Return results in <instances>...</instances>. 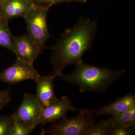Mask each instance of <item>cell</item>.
Listing matches in <instances>:
<instances>
[{"label": "cell", "instance_id": "obj_1", "mask_svg": "<svg viewBox=\"0 0 135 135\" xmlns=\"http://www.w3.org/2000/svg\"><path fill=\"white\" fill-rule=\"evenodd\" d=\"M97 30V22L81 17L72 28L61 35L51 49L53 74L59 77L68 66L83 61V56L91 48Z\"/></svg>", "mask_w": 135, "mask_h": 135}, {"label": "cell", "instance_id": "obj_2", "mask_svg": "<svg viewBox=\"0 0 135 135\" xmlns=\"http://www.w3.org/2000/svg\"><path fill=\"white\" fill-rule=\"evenodd\" d=\"M71 73L62 74L60 79L75 84L81 92H104L126 72L125 70H112L84 64L78 63Z\"/></svg>", "mask_w": 135, "mask_h": 135}, {"label": "cell", "instance_id": "obj_3", "mask_svg": "<svg viewBox=\"0 0 135 135\" xmlns=\"http://www.w3.org/2000/svg\"><path fill=\"white\" fill-rule=\"evenodd\" d=\"M79 114L73 118L66 116L51 123L47 131L42 134L53 135H87L95 124L94 115L90 110L79 109Z\"/></svg>", "mask_w": 135, "mask_h": 135}, {"label": "cell", "instance_id": "obj_4", "mask_svg": "<svg viewBox=\"0 0 135 135\" xmlns=\"http://www.w3.org/2000/svg\"><path fill=\"white\" fill-rule=\"evenodd\" d=\"M51 7L33 3L24 17L27 33L38 46L41 52L46 49V42L49 38L47 17Z\"/></svg>", "mask_w": 135, "mask_h": 135}, {"label": "cell", "instance_id": "obj_5", "mask_svg": "<svg viewBox=\"0 0 135 135\" xmlns=\"http://www.w3.org/2000/svg\"><path fill=\"white\" fill-rule=\"evenodd\" d=\"M23 98L22 103L11 115L33 131L39 124L42 107L33 94L25 93Z\"/></svg>", "mask_w": 135, "mask_h": 135}, {"label": "cell", "instance_id": "obj_6", "mask_svg": "<svg viewBox=\"0 0 135 135\" xmlns=\"http://www.w3.org/2000/svg\"><path fill=\"white\" fill-rule=\"evenodd\" d=\"M40 76L33 65L17 59L14 64L0 73V81L12 85L27 80L36 82Z\"/></svg>", "mask_w": 135, "mask_h": 135}, {"label": "cell", "instance_id": "obj_7", "mask_svg": "<svg viewBox=\"0 0 135 135\" xmlns=\"http://www.w3.org/2000/svg\"><path fill=\"white\" fill-rule=\"evenodd\" d=\"M14 53L17 59L30 64L34 61L41 53L38 46L28 33L20 36H13Z\"/></svg>", "mask_w": 135, "mask_h": 135}, {"label": "cell", "instance_id": "obj_8", "mask_svg": "<svg viewBox=\"0 0 135 135\" xmlns=\"http://www.w3.org/2000/svg\"><path fill=\"white\" fill-rule=\"evenodd\" d=\"M78 110L73 106L67 96L62 97L48 106L42 108L39 124L44 126L47 123H53L66 116L69 111Z\"/></svg>", "mask_w": 135, "mask_h": 135}, {"label": "cell", "instance_id": "obj_9", "mask_svg": "<svg viewBox=\"0 0 135 135\" xmlns=\"http://www.w3.org/2000/svg\"><path fill=\"white\" fill-rule=\"evenodd\" d=\"M135 107V95L129 93L118 98L112 103L96 110H90L96 117L102 116H112L119 115Z\"/></svg>", "mask_w": 135, "mask_h": 135}, {"label": "cell", "instance_id": "obj_10", "mask_svg": "<svg viewBox=\"0 0 135 135\" xmlns=\"http://www.w3.org/2000/svg\"><path fill=\"white\" fill-rule=\"evenodd\" d=\"M56 77L53 74L48 76L40 75L36 81L35 96L42 108L48 106L58 99L54 91V80Z\"/></svg>", "mask_w": 135, "mask_h": 135}, {"label": "cell", "instance_id": "obj_11", "mask_svg": "<svg viewBox=\"0 0 135 135\" xmlns=\"http://www.w3.org/2000/svg\"><path fill=\"white\" fill-rule=\"evenodd\" d=\"M33 3L32 0H7L0 5V12L8 22L16 18H23Z\"/></svg>", "mask_w": 135, "mask_h": 135}, {"label": "cell", "instance_id": "obj_12", "mask_svg": "<svg viewBox=\"0 0 135 135\" xmlns=\"http://www.w3.org/2000/svg\"><path fill=\"white\" fill-rule=\"evenodd\" d=\"M13 36L8 25V22L4 20L0 22V46L14 53Z\"/></svg>", "mask_w": 135, "mask_h": 135}, {"label": "cell", "instance_id": "obj_13", "mask_svg": "<svg viewBox=\"0 0 135 135\" xmlns=\"http://www.w3.org/2000/svg\"><path fill=\"white\" fill-rule=\"evenodd\" d=\"M135 109V107L126 112L116 116H112L108 119L111 128L121 127H129L131 115Z\"/></svg>", "mask_w": 135, "mask_h": 135}, {"label": "cell", "instance_id": "obj_14", "mask_svg": "<svg viewBox=\"0 0 135 135\" xmlns=\"http://www.w3.org/2000/svg\"><path fill=\"white\" fill-rule=\"evenodd\" d=\"M13 119L14 121L9 135H27L32 131L31 129L22 122Z\"/></svg>", "mask_w": 135, "mask_h": 135}, {"label": "cell", "instance_id": "obj_15", "mask_svg": "<svg viewBox=\"0 0 135 135\" xmlns=\"http://www.w3.org/2000/svg\"><path fill=\"white\" fill-rule=\"evenodd\" d=\"M111 129L108 120H103L98 123L96 122L94 127L87 135H106Z\"/></svg>", "mask_w": 135, "mask_h": 135}, {"label": "cell", "instance_id": "obj_16", "mask_svg": "<svg viewBox=\"0 0 135 135\" xmlns=\"http://www.w3.org/2000/svg\"><path fill=\"white\" fill-rule=\"evenodd\" d=\"M14 119L12 115L0 116V135H9Z\"/></svg>", "mask_w": 135, "mask_h": 135}, {"label": "cell", "instance_id": "obj_17", "mask_svg": "<svg viewBox=\"0 0 135 135\" xmlns=\"http://www.w3.org/2000/svg\"><path fill=\"white\" fill-rule=\"evenodd\" d=\"M32 1L35 4L46 5L50 7L53 5L64 2L84 3L83 0H32Z\"/></svg>", "mask_w": 135, "mask_h": 135}, {"label": "cell", "instance_id": "obj_18", "mask_svg": "<svg viewBox=\"0 0 135 135\" xmlns=\"http://www.w3.org/2000/svg\"><path fill=\"white\" fill-rule=\"evenodd\" d=\"M135 129L127 127H118L111 128L108 135H132L134 134Z\"/></svg>", "mask_w": 135, "mask_h": 135}, {"label": "cell", "instance_id": "obj_19", "mask_svg": "<svg viewBox=\"0 0 135 135\" xmlns=\"http://www.w3.org/2000/svg\"><path fill=\"white\" fill-rule=\"evenodd\" d=\"M11 99V95L9 90L0 91V112Z\"/></svg>", "mask_w": 135, "mask_h": 135}, {"label": "cell", "instance_id": "obj_20", "mask_svg": "<svg viewBox=\"0 0 135 135\" xmlns=\"http://www.w3.org/2000/svg\"><path fill=\"white\" fill-rule=\"evenodd\" d=\"M4 18L2 16L1 14V12H0V22H2L3 20H4ZM7 21V20H6Z\"/></svg>", "mask_w": 135, "mask_h": 135}, {"label": "cell", "instance_id": "obj_21", "mask_svg": "<svg viewBox=\"0 0 135 135\" xmlns=\"http://www.w3.org/2000/svg\"><path fill=\"white\" fill-rule=\"evenodd\" d=\"M6 1H7V0H0V5H1L2 3L5 2Z\"/></svg>", "mask_w": 135, "mask_h": 135}, {"label": "cell", "instance_id": "obj_22", "mask_svg": "<svg viewBox=\"0 0 135 135\" xmlns=\"http://www.w3.org/2000/svg\"><path fill=\"white\" fill-rule=\"evenodd\" d=\"M83 1L84 2V3L86 2L87 1H88V0H83Z\"/></svg>", "mask_w": 135, "mask_h": 135}]
</instances>
